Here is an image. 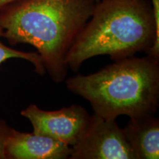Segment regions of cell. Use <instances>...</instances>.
<instances>
[{
    "label": "cell",
    "mask_w": 159,
    "mask_h": 159,
    "mask_svg": "<svg viewBox=\"0 0 159 159\" xmlns=\"http://www.w3.org/2000/svg\"><path fill=\"white\" fill-rule=\"evenodd\" d=\"M71 149L69 159H136L116 120L95 113L82 138Z\"/></svg>",
    "instance_id": "obj_4"
},
{
    "label": "cell",
    "mask_w": 159,
    "mask_h": 159,
    "mask_svg": "<svg viewBox=\"0 0 159 159\" xmlns=\"http://www.w3.org/2000/svg\"><path fill=\"white\" fill-rule=\"evenodd\" d=\"M15 1H16V0H0V9Z\"/></svg>",
    "instance_id": "obj_11"
},
{
    "label": "cell",
    "mask_w": 159,
    "mask_h": 159,
    "mask_svg": "<svg viewBox=\"0 0 159 159\" xmlns=\"http://www.w3.org/2000/svg\"><path fill=\"white\" fill-rule=\"evenodd\" d=\"M95 1H96V2H98L101 1V0H95Z\"/></svg>",
    "instance_id": "obj_12"
},
{
    "label": "cell",
    "mask_w": 159,
    "mask_h": 159,
    "mask_svg": "<svg viewBox=\"0 0 159 159\" xmlns=\"http://www.w3.org/2000/svg\"><path fill=\"white\" fill-rule=\"evenodd\" d=\"M33 127L35 134L41 135L73 147L88 128L91 116L79 105L56 111H45L31 104L21 112Z\"/></svg>",
    "instance_id": "obj_5"
},
{
    "label": "cell",
    "mask_w": 159,
    "mask_h": 159,
    "mask_svg": "<svg viewBox=\"0 0 159 159\" xmlns=\"http://www.w3.org/2000/svg\"><path fill=\"white\" fill-rule=\"evenodd\" d=\"M157 27L159 29V0H151Z\"/></svg>",
    "instance_id": "obj_10"
},
{
    "label": "cell",
    "mask_w": 159,
    "mask_h": 159,
    "mask_svg": "<svg viewBox=\"0 0 159 159\" xmlns=\"http://www.w3.org/2000/svg\"><path fill=\"white\" fill-rule=\"evenodd\" d=\"M66 83L105 119L154 114L159 103V58L127 57L92 74L75 75Z\"/></svg>",
    "instance_id": "obj_3"
},
{
    "label": "cell",
    "mask_w": 159,
    "mask_h": 159,
    "mask_svg": "<svg viewBox=\"0 0 159 159\" xmlns=\"http://www.w3.org/2000/svg\"><path fill=\"white\" fill-rule=\"evenodd\" d=\"M145 52L159 58V29L148 0H101L80 32L66 57L77 71L84 61L109 55L114 61Z\"/></svg>",
    "instance_id": "obj_2"
},
{
    "label": "cell",
    "mask_w": 159,
    "mask_h": 159,
    "mask_svg": "<svg viewBox=\"0 0 159 159\" xmlns=\"http://www.w3.org/2000/svg\"><path fill=\"white\" fill-rule=\"evenodd\" d=\"M122 130L136 159H158L159 119L154 114L130 117Z\"/></svg>",
    "instance_id": "obj_7"
},
{
    "label": "cell",
    "mask_w": 159,
    "mask_h": 159,
    "mask_svg": "<svg viewBox=\"0 0 159 159\" xmlns=\"http://www.w3.org/2000/svg\"><path fill=\"white\" fill-rule=\"evenodd\" d=\"M71 150V147L50 137L14 129L5 144L6 158L69 159Z\"/></svg>",
    "instance_id": "obj_6"
},
{
    "label": "cell",
    "mask_w": 159,
    "mask_h": 159,
    "mask_svg": "<svg viewBox=\"0 0 159 159\" xmlns=\"http://www.w3.org/2000/svg\"><path fill=\"white\" fill-rule=\"evenodd\" d=\"M2 37V29L0 27V39ZM21 58L29 61L34 66L35 71L40 75H45L46 70L43 66L42 59L37 52H26L16 50L5 46L0 39V64L7 59Z\"/></svg>",
    "instance_id": "obj_8"
},
{
    "label": "cell",
    "mask_w": 159,
    "mask_h": 159,
    "mask_svg": "<svg viewBox=\"0 0 159 159\" xmlns=\"http://www.w3.org/2000/svg\"><path fill=\"white\" fill-rule=\"evenodd\" d=\"M95 0H16L0 9L2 37L34 47L55 83L66 79V57L94 11Z\"/></svg>",
    "instance_id": "obj_1"
},
{
    "label": "cell",
    "mask_w": 159,
    "mask_h": 159,
    "mask_svg": "<svg viewBox=\"0 0 159 159\" xmlns=\"http://www.w3.org/2000/svg\"><path fill=\"white\" fill-rule=\"evenodd\" d=\"M11 130L5 122H0V159L6 158L5 144Z\"/></svg>",
    "instance_id": "obj_9"
}]
</instances>
